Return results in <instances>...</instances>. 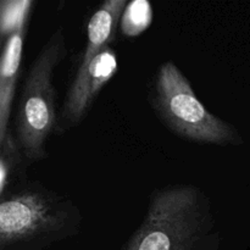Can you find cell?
I'll return each instance as SVG.
<instances>
[{
  "label": "cell",
  "mask_w": 250,
  "mask_h": 250,
  "mask_svg": "<svg viewBox=\"0 0 250 250\" xmlns=\"http://www.w3.org/2000/svg\"><path fill=\"white\" fill-rule=\"evenodd\" d=\"M32 11L24 15L14 31L2 39L0 61V142L10 132V115L16 94L17 81L21 68L23 45L31 22Z\"/></svg>",
  "instance_id": "obj_6"
},
{
  "label": "cell",
  "mask_w": 250,
  "mask_h": 250,
  "mask_svg": "<svg viewBox=\"0 0 250 250\" xmlns=\"http://www.w3.org/2000/svg\"><path fill=\"white\" fill-rule=\"evenodd\" d=\"M27 163L14 132L10 129L7 136L0 142V197L27 183Z\"/></svg>",
  "instance_id": "obj_7"
},
{
  "label": "cell",
  "mask_w": 250,
  "mask_h": 250,
  "mask_svg": "<svg viewBox=\"0 0 250 250\" xmlns=\"http://www.w3.org/2000/svg\"><path fill=\"white\" fill-rule=\"evenodd\" d=\"M153 21V7L146 0L129 1L120 21V29L125 37L134 38L143 33Z\"/></svg>",
  "instance_id": "obj_8"
},
{
  "label": "cell",
  "mask_w": 250,
  "mask_h": 250,
  "mask_svg": "<svg viewBox=\"0 0 250 250\" xmlns=\"http://www.w3.org/2000/svg\"><path fill=\"white\" fill-rule=\"evenodd\" d=\"M221 233L211 202L194 185L154 190L138 229L121 250H220Z\"/></svg>",
  "instance_id": "obj_1"
},
{
  "label": "cell",
  "mask_w": 250,
  "mask_h": 250,
  "mask_svg": "<svg viewBox=\"0 0 250 250\" xmlns=\"http://www.w3.org/2000/svg\"><path fill=\"white\" fill-rule=\"evenodd\" d=\"M149 104L161 124L183 141L217 146H242L236 126L207 109L189 80L172 61L159 66L148 94Z\"/></svg>",
  "instance_id": "obj_4"
},
{
  "label": "cell",
  "mask_w": 250,
  "mask_h": 250,
  "mask_svg": "<svg viewBox=\"0 0 250 250\" xmlns=\"http://www.w3.org/2000/svg\"><path fill=\"white\" fill-rule=\"evenodd\" d=\"M66 55L65 33L62 27H58L43 44L22 84L14 134L29 165L48 158L46 143L56 133L59 114L54 73Z\"/></svg>",
  "instance_id": "obj_3"
},
{
  "label": "cell",
  "mask_w": 250,
  "mask_h": 250,
  "mask_svg": "<svg viewBox=\"0 0 250 250\" xmlns=\"http://www.w3.org/2000/svg\"><path fill=\"white\" fill-rule=\"evenodd\" d=\"M119 71L117 54L111 45L103 49L78 80L71 81L66 90L55 136H62L80 126L105 85Z\"/></svg>",
  "instance_id": "obj_5"
},
{
  "label": "cell",
  "mask_w": 250,
  "mask_h": 250,
  "mask_svg": "<svg viewBox=\"0 0 250 250\" xmlns=\"http://www.w3.org/2000/svg\"><path fill=\"white\" fill-rule=\"evenodd\" d=\"M82 221L71 198L29 181L0 197V250H43L77 236Z\"/></svg>",
  "instance_id": "obj_2"
}]
</instances>
